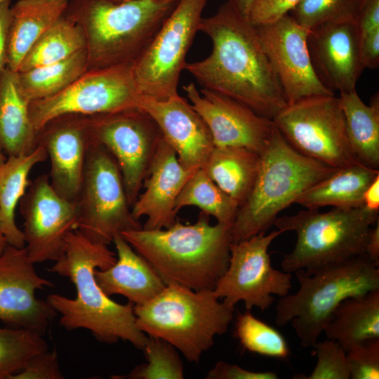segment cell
I'll return each instance as SVG.
<instances>
[{
    "label": "cell",
    "mask_w": 379,
    "mask_h": 379,
    "mask_svg": "<svg viewBox=\"0 0 379 379\" xmlns=\"http://www.w3.org/2000/svg\"><path fill=\"white\" fill-rule=\"evenodd\" d=\"M55 350L45 351L31 357L23 368L9 379H64Z\"/></svg>",
    "instance_id": "ab89813d"
},
{
    "label": "cell",
    "mask_w": 379,
    "mask_h": 379,
    "mask_svg": "<svg viewBox=\"0 0 379 379\" xmlns=\"http://www.w3.org/2000/svg\"><path fill=\"white\" fill-rule=\"evenodd\" d=\"M180 0H69L65 13L81 27L87 70L134 64Z\"/></svg>",
    "instance_id": "277c9868"
},
{
    "label": "cell",
    "mask_w": 379,
    "mask_h": 379,
    "mask_svg": "<svg viewBox=\"0 0 379 379\" xmlns=\"http://www.w3.org/2000/svg\"><path fill=\"white\" fill-rule=\"evenodd\" d=\"M207 0H180L150 45L133 65L140 95L157 100L179 95L180 74L199 32Z\"/></svg>",
    "instance_id": "8fae6325"
},
{
    "label": "cell",
    "mask_w": 379,
    "mask_h": 379,
    "mask_svg": "<svg viewBox=\"0 0 379 379\" xmlns=\"http://www.w3.org/2000/svg\"><path fill=\"white\" fill-rule=\"evenodd\" d=\"M365 254L375 265H379V218L368 232Z\"/></svg>",
    "instance_id": "7dc6e473"
},
{
    "label": "cell",
    "mask_w": 379,
    "mask_h": 379,
    "mask_svg": "<svg viewBox=\"0 0 379 379\" xmlns=\"http://www.w3.org/2000/svg\"><path fill=\"white\" fill-rule=\"evenodd\" d=\"M323 332L346 352L357 343L379 338V289L343 300Z\"/></svg>",
    "instance_id": "83f0119b"
},
{
    "label": "cell",
    "mask_w": 379,
    "mask_h": 379,
    "mask_svg": "<svg viewBox=\"0 0 379 379\" xmlns=\"http://www.w3.org/2000/svg\"><path fill=\"white\" fill-rule=\"evenodd\" d=\"M117 258L106 270L96 269L95 280L104 293L118 294L135 305H143L159 294L166 287L152 265L124 239L121 234L113 239Z\"/></svg>",
    "instance_id": "603a6c76"
},
{
    "label": "cell",
    "mask_w": 379,
    "mask_h": 379,
    "mask_svg": "<svg viewBox=\"0 0 379 379\" xmlns=\"http://www.w3.org/2000/svg\"><path fill=\"white\" fill-rule=\"evenodd\" d=\"M187 206H195L213 216L218 223L232 226L239 209L238 204L222 191L202 168H198L187 181L175 203L178 212Z\"/></svg>",
    "instance_id": "d6a6232c"
},
{
    "label": "cell",
    "mask_w": 379,
    "mask_h": 379,
    "mask_svg": "<svg viewBox=\"0 0 379 379\" xmlns=\"http://www.w3.org/2000/svg\"><path fill=\"white\" fill-rule=\"evenodd\" d=\"M199 32L210 38L211 52L201 60L187 62L185 70L202 88L235 100L270 119L288 105L255 27L228 2L202 18Z\"/></svg>",
    "instance_id": "6da1fadb"
},
{
    "label": "cell",
    "mask_w": 379,
    "mask_h": 379,
    "mask_svg": "<svg viewBox=\"0 0 379 379\" xmlns=\"http://www.w3.org/2000/svg\"><path fill=\"white\" fill-rule=\"evenodd\" d=\"M359 5V0H300L288 14L309 32L326 22L356 21Z\"/></svg>",
    "instance_id": "8d00e7d4"
},
{
    "label": "cell",
    "mask_w": 379,
    "mask_h": 379,
    "mask_svg": "<svg viewBox=\"0 0 379 379\" xmlns=\"http://www.w3.org/2000/svg\"><path fill=\"white\" fill-rule=\"evenodd\" d=\"M133 65L86 70L58 94L31 102L29 113L36 131L65 114L91 116L138 107L141 95L133 77Z\"/></svg>",
    "instance_id": "7c38bea8"
},
{
    "label": "cell",
    "mask_w": 379,
    "mask_h": 379,
    "mask_svg": "<svg viewBox=\"0 0 379 379\" xmlns=\"http://www.w3.org/2000/svg\"><path fill=\"white\" fill-rule=\"evenodd\" d=\"M234 336L246 350L262 356L285 359L290 354L288 343L276 328L257 319L249 310L239 314Z\"/></svg>",
    "instance_id": "836d02e7"
},
{
    "label": "cell",
    "mask_w": 379,
    "mask_h": 379,
    "mask_svg": "<svg viewBox=\"0 0 379 379\" xmlns=\"http://www.w3.org/2000/svg\"><path fill=\"white\" fill-rule=\"evenodd\" d=\"M360 36L379 29V0H359L356 19Z\"/></svg>",
    "instance_id": "7bdbcfd3"
},
{
    "label": "cell",
    "mask_w": 379,
    "mask_h": 379,
    "mask_svg": "<svg viewBox=\"0 0 379 379\" xmlns=\"http://www.w3.org/2000/svg\"><path fill=\"white\" fill-rule=\"evenodd\" d=\"M10 2L11 0L0 5V76L6 67L8 34L11 21Z\"/></svg>",
    "instance_id": "f6af8a7d"
},
{
    "label": "cell",
    "mask_w": 379,
    "mask_h": 379,
    "mask_svg": "<svg viewBox=\"0 0 379 379\" xmlns=\"http://www.w3.org/2000/svg\"><path fill=\"white\" fill-rule=\"evenodd\" d=\"M283 232L274 230L231 242L227 267L218 279L214 293L231 307L243 301L247 310L262 311L274 302V295L283 297L292 288L291 273L274 269L268 248Z\"/></svg>",
    "instance_id": "4fadbf2b"
},
{
    "label": "cell",
    "mask_w": 379,
    "mask_h": 379,
    "mask_svg": "<svg viewBox=\"0 0 379 379\" xmlns=\"http://www.w3.org/2000/svg\"><path fill=\"white\" fill-rule=\"evenodd\" d=\"M335 169L298 152L276 127L260 154L251 193L239 207L231 230V242L266 232L281 211Z\"/></svg>",
    "instance_id": "5b68a950"
},
{
    "label": "cell",
    "mask_w": 379,
    "mask_h": 379,
    "mask_svg": "<svg viewBox=\"0 0 379 379\" xmlns=\"http://www.w3.org/2000/svg\"><path fill=\"white\" fill-rule=\"evenodd\" d=\"M147 363L135 366L128 374L114 379H182L184 367L176 349L163 339L148 336L142 349Z\"/></svg>",
    "instance_id": "d590c367"
},
{
    "label": "cell",
    "mask_w": 379,
    "mask_h": 379,
    "mask_svg": "<svg viewBox=\"0 0 379 379\" xmlns=\"http://www.w3.org/2000/svg\"><path fill=\"white\" fill-rule=\"evenodd\" d=\"M7 1H9V0H0V5Z\"/></svg>",
    "instance_id": "816d5d0a"
},
{
    "label": "cell",
    "mask_w": 379,
    "mask_h": 379,
    "mask_svg": "<svg viewBox=\"0 0 379 379\" xmlns=\"http://www.w3.org/2000/svg\"><path fill=\"white\" fill-rule=\"evenodd\" d=\"M360 50L365 68L379 67V29L360 36Z\"/></svg>",
    "instance_id": "ee69618b"
},
{
    "label": "cell",
    "mask_w": 379,
    "mask_h": 379,
    "mask_svg": "<svg viewBox=\"0 0 379 379\" xmlns=\"http://www.w3.org/2000/svg\"><path fill=\"white\" fill-rule=\"evenodd\" d=\"M29 105L18 72L6 67L0 76V148L8 157L28 154L37 146Z\"/></svg>",
    "instance_id": "cb8c5ba5"
},
{
    "label": "cell",
    "mask_w": 379,
    "mask_h": 379,
    "mask_svg": "<svg viewBox=\"0 0 379 379\" xmlns=\"http://www.w3.org/2000/svg\"><path fill=\"white\" fill-rule=\"evenodd\" d=\"M362 206L371 213H379V174L365 190L362 197Z\"/></svg>",
    "instance_id": "bcb514c9"
},
{
    "label": "cell",
    "mask_w": 379,
    "mask_h": 379,
    "mask_svg": "<svg viewBox=\"0 0 379 379\" xmlns=\"http://www.w3.org/2000/svg\"><path fill=\"white\" fill-rule=\"evenodd\" d=\"M86 48L81 26L65 13L33 44L18 72L62 61Z\"/></svg>",
    "instance_id": "4dcf8cb0"
},
{
    "label": "cell",
    "mask_w": 379,
    "mask_h": 379,
    "mask_svg": "<svg viewBox=\"0 0 379 379\" xmlns=\"http://www.w3.org/2000/svg\"><path fill=\"white\" fill-rule=\"evenodd\" d=\"M91 137L88 117L69 114L48 122L38 133L51 161L50 182L62 198L75 204L81 190Z\"/></svg>",
    "instance_id": "ffe728a7"
},
{
    "label": "cell",
    "mask_w": 379,
    "mask_h": 379,
    "mask_svg": "<svg viewBox=\"0 0 379 379\" xmlns=\"http://www.w3.org/2000/svg\"><path fill=\"white\" fill-rule=\"evenodd\" d=\"M272 120L288 142L307 157L335 168L361 163L351 147L335 95L288 104Z\"/></svg>",
    "instance_id": "30bf717a"
},
{
    "label": "cell",
    "mask_w": 379,
    "mask_h": 379,
    "mask_svg": "<svg viewBox=\"0 0 379 379\" xmlns=\"http://www.w3.org/2000/svg\"><path fill=\"white\" fill-rule=\"evenodd\" d=\"M75 206L77 230L94 243L108 246L117 234L142 228L132 215L116 159L92 137Z\"/></svg>",
    "instance_id": "9c48e42d"
},
{
    "label": "cell",
    "mask_w": 379,
    "mask_h": 379,
    "mask_svg": "<svg viewBox=\"0 0 379 379\" xmlns=\"http://www.w3.org/2000/svg\"><path fill=\"white\" fill-rule=\"evenodd\" d=\"M277 378L274 372L253 371L223 361H218L206 376L207 379H277Z\"/></svg>",
    "instance_id": "b9f144b4"
},
{
    "label": "cell",
    "mask_w": 379,
    "mask_h": 379,
    "mask_svg": "<svg viewBox=\"0 0 379 379\" xmlns=\"http://www.w3.org/2000/svg\"><path fill=\"white\" fill-rule=\"evenodd\" d=\"M378 169L362 163L336 168L326 178L305 191L295 201L305 208L326 206L333 208L362 206L363 194Z\"/></svg>",
    "instance_id": "484cf974"
},
{
    "label": "cell",
    "mask_w": 379,
    "mask_h": 379,
    "mask_svg": "<svg viewBox=\"0 0 379 379\" xmlns=\"http://www.w3.org/2000/svg\"><path fill=\"white\" fill-rule=\"evenodd\" d=\"M53 286L36 273L25 247L7 244L0 255V322L44 335L58 313L34 293Z\"/></svg>",
    "instance_id": "e0dca14e"
},
{
    "label": "cell",
    "mask_w": 379,
    "mask_h": 379,
    "mask_svg": "<svg viewBox=\"0 0 379 379\" xmlns=\"http://www.w3.org/2000/svg\"><path fill=\"white\" fill-rule=\"evenodd\" d=\"M307 48L314 72L333 93L356 90L365 67L355 20L321 24L308 32Z\"/></svg>",
    "instance_id": "d6986e66"
},
{
    "label": "cell",
    "mask_w": 379,
    "mask_h": 379,
    "mask_svg": "<svg viewBox=\"0 0 379 379\" xmlns=\"http://www.w3.org/2000/svg\"><path fill=\"white\" fill-rule=\"evenodd\" d=\"M255 0H225L241 15L248 19L251 8Z\"/></svg>",
    "instance_id": "c3c4849f"
},
{
    "label": "cell",
    "mask_w": 379,
    "mask_h": 379,
    "mask_svg": "<svg viewBox=\"0 0 379 379\" xmlns=\"http://www.w3.org/2000/svg\"><path fill=\"white\" fill-rule=\"evenodd\" d=\"M25 248L30 260L57 261L63 255L67 234L77 230L75 204L60 197L46 175L30 182L20 200Z\"/></svg>",
    "instance_id": "9a60e30c"
},
{
    "label": "cell",
    "mask_w": 379,
    "mask_h": 379,
    "mask_svg": "<svg viewBox=\"0 0 379 379\" xmlns=\"http://www.w3.org/2000/svg\"><path fill=\"white\" fill-rule=\"evenodd\" d=\"M6 159L7 158L4 156L3 151L0 148V167L6 161Z\"/></svg>",
    "instance_id": "f907efd6"
},
{
    "label": "cell",
    "mask_w": 379,
    "mask_h": 379,
    "mask_svg": "<svg viewBox=\"0 0 379 379\" xmlns=\"http://www.w3.org/2000/svg\"><path fill=\"white\" fill-rule=\"evenodd\" d=\"M197 170L183 166L174 149L163 137L144 180V192L131 206L135 219L147 218L143 229H165L175 222L178 219L175 201Z\"/></svg>",
    "instance_id": "7402d4cb"
},
{
    "label": "cell",
    "mask_w": 379,
    "mask_h": 379,
    "mask_svg": "<svg viewBox=\"0 0 379 379\" xmlns=\"http://www.w3.org/2000/svg\"><path fill=\"white\" fill-rule=\"evenodd\" d=\"M378 218V214L364 206L333 208L324 213L306 208L277 218L274 223L277 230L296 234L294 248L283 256V271L303 270L311 274L365 254L371 226Z\"/></svg>",
    "instance_id": "52a82bcc"
},
{
    "label": "cell",
    "mask_w": 379,
    "mask_h": 379,
    "mask_svg": "<svg viewBox=\"0 0 379 379\" xmlns=\"http://www.w3.org/2000/svg\"><path fill=\"white\" fill-rule=\"evenodd\" d=\"M346 356L351 379L379 378V338L353 345Z\"/></svg>",
    "instance_id": "f35d334b"
},
{
    "label": "cell",
    "mask_w": 379,
    "mask_h": 379,
    "mask_svg": "<svg viewBox=\"0 0 379 379\" xmlns=\"http://www.w3.org/2000/svg\"><path fill=\"white\" fill-rule=\"evenodd\" d=\"M295 274L299 289L277 301L274 320L280 326L290 323L304 347L314 346L343 300L379 289L378 266L366 254L314 274L298 270Z\"/></svg>",
    "instance_id": "ba28073f"
},
{
    "label": "cell",
    "mask_w": 379,
    "mask_h": 379,
    "mask_svg": "<svg viewBox=\"0 0 379 379\" xmlns=\"http://www.w3.org/2000/svg\"><path fill=\"white\" fill-rule=\"evenodd\" d=\"M192 107L208 127L214 147H241L261 154L276 126L247 106L194 83L183 86Z\"/></svg>",
    "instance_id": "ac0fdd59"
},
{
    "label": "cell",
    "mask_w": 379,
    "mask_h": 379,
    "mask_svg": "<svg viewBox=\"0 0 379 379\" xmlns=\"http://www.w3.org/2000/svg\"><path fill=\"white\" fill-rule=\"evenodd\" d=\"M300 0H255L248 20L255 27L274 22L289 11Z\"/></svg>",
    "instance_id": "60d3db41"
},
{
    "label": "cell",
    "mask_w": 379,
    "mask_h": 379,
    "mask_svg": "<svg viewBox=\"0 0 379 379\" xmlns=\"http://www.w3.org/2000/svg\"><path fill=\"white\" fill-rule=\"evenodd\" d=\"M69 0H19L11 8L6 67L18 72L36 41L65 12Z\"/></svg>",
    "instance_id": "d4e9b609"
},
{
    "label": "cell",
    "mask_w": 379,
    "mask_h": 379,
    "mask_svg": "<svg viewBox=\"0 0 379 379\" xmlns=\"http://www.w3.org/2000/svg\"><path fill=\"white\" fill-rule=\"evenodd\" d=\"M255 27L288 104L314 96L334 95L314 72L307 48L309 32L289 14Z\"/></svg>",
    "instance_id": "2e32d148"
},
{
    "label": "cell",
    "mask_w": 379,
    "mask_h": 379,
    "mask_svg": "<svg viewBox=\"0 0 379 379\" xmlns=\"http://www.w3.org/2000/svg\"><path fill=\"white\" fill-rule=\"evenodd\" d=\"M138 328L148 336L164 340L188 361L198 363L225 333L233 319L234 307L220 302L213 290L194 291L168 284L155 298L135 305Z\"/></svg>",
    "instance_id": "8992f818"
},
{
    "label": "cell",
    "mask_w": 379,
    "mask_h": 379,
    "mask_svg": "<svg viewBox=\"0 0 379 379\" xmlns=\"http://www.w3.org/2000/svg\"><path fill=\"white\" fill-rule=\"evenodd\" d=\"M116 260L107 246L91 241L77 230L70 232L62 256L48 271L69 278L77 296L71 299L51 294L46 301L60 314V324L65 329L86 328L101 343L113 344L122 340L142 350L148 337L136 326L134 305L110 299L95 278L96 269L106 270Z\"/></svg>",
    "instance_id": "7a4b0ae2"
},
{
    "label": "cell",
    "mask_w": 379,
    "mask_h": 379,
    "mask_svg": "<svg viewBox=\"0 0 379 379\" xmlns=\"http://www.w3.org/2000/svg\"><path fill=\"white\" fill-rule=\"evenodd\" d=\"M232 226L211 225L201 212L194 224L176 220L168 228L126 231L124 239L166 284L213 290L230 259Z\"/></svg>",
    "instance_id": "3957f363"
},
{
    "label": "cell",
    "mask_w": 379,
    "mask_h": 379,
    "mask_svg": "<svg viewBox=\"0 0 379 379\" xmlns=\"http://www.w3.org/2000/svg\"><path fill=\"white\" fill-rule=\"evenodd\" d=\"M317 356V364L304 379H350V373L346 352L333 340L317 341L312 347Z\"/></svg>",
    "instance_id": "74e56055"
},
{
    "label": "cell",
    "mask_w": 379,
    "mask_h": 379,
    "mask_svg": "<svg viewBox=\"0 0 379 379\" xmlns=\"http://www.w3.org/2000/svg\"><path fill=\"white\" fill-rule=\"evenodd\" d=\"M347 135L351 147L360 162L373 168H379V93L369 105L365 104L356 90L340 93Z\"/></svg>",
    "instance_id": "f546056e"
},
{
    "label": "cell",
    "mask_w": 379,
    "mask_h": 379,
    "mask_svg": "<svg viewBox=\"0 0 379 379\" xmlns=\"http://www.w3.org/2000/svg\"><path fill=\"white\" fill-rule=\"evenodd\" d=\"M7 244L8 243L6 241V239L3 236V234L0 232V255L3 253Z\"/></svg>",
    "instance_id": "681fc988"
},
{
    "label": "cell",
    "mask_w": 379,
    "mask_h": 379,
    "mask_svg": "<svg viewBox=\"0 0 379 379\" xmlns=\"http://www.w3.org/2000/svg\"><path fill=\"white\" fill-rule=\"evenodd\" d=\"M47 157L45 148L37 145L28 154L8 157L0 167V232L8 244L25 247L23 231L15 222V208L30 183L28 176L31 170Z\"/></svg>",
    "instance_id": "4316f807"
},
{
    "label": "cell",
    "mask_w": 379,
    "mask_h": 379,
    "mask_svg": "<svg viewBox=\"0 0 379 379\" xmlns=\"http://www.w3.org/2000/svg\"><path fill=\"white\" fill-rule=\"evenodd\" d=\"M87 117L92 138L118 164L131 207L142 188L162 133L153 118L140 107Z\"/></svg>",
    "instance_id": "5bb4252c"
},
{
    "label": "cell",
    "mask_w": 379,
    "mask_h": 379,
    "mask_svg": "<svg viewBox=\"0 0 379 379\" xmlns=\"http://www.w3.org/2000/svg\"><path fill=\"white\" fill-rule=\"evenodd\" d=\"M260 164V154L246 148L214 147L201 168L239 207L251 193Z\"/></svg>",
    "instance_id": "f1b7e54d"
},
{
    "label": "cell",
    "mask_w": 379,
    "mask_h": 379,
    "mask_svg": "<svg viewBox=\"0 0 379 379\" xmlns=\"http://www.w3.org/2000/svg\"><path fill=\"white\" fill-rule=\"evenodd\" d=\"M86 70L87 53L84 48L62 61L18 72V74L22 93L30 103L58 94Z\"/></svg>",
    "instance_id": "1f68e13d"
},
{
    "label": "cell",
    "mask_w": 379,
    "mask_h": 379,
    "mask_svg": "<svg viewBox=\"0 0 379 379\" xmlns=\"http://www.w3.org/2000/svg\"><path fill=\"white\" fill-rule=\"evenodd\" d=\"M48 350L43 335L32 331L0 327V379L20 372L33 355Z\"/></svg>",
    "instance_id": "e575fe53"
},
{
    "label": "cell",
    "mask_w": 379,
    "mask_h": 379,
    "mask_svg": "<svg viewBox=\"0 0 379 379\" xmlns=\"http://www.w3.org/2000/svg\"><path fill=\"white\" fill-rule=\"evenodd\" d=\"M138 107L156 121L183 166L198 169L204 166L214 147L212 135L204 119L185 98L178 95L157 100L141 95Z\"/></svg>",
    "instance_id": "44dd1931"
}]
</instances>
